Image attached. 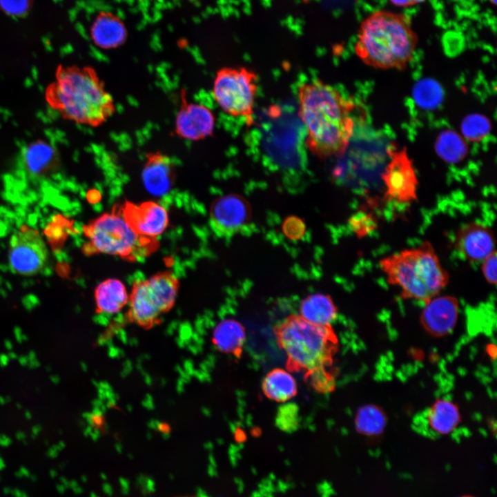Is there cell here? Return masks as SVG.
<instances>
[{"mask_svg": "<svg viewBox=\"0 0 497 497\" xmlns=\"http://www.w3.org/2000/svg\"><path fill=\"white\" fill-rule=\"evenodd\" d=\"M10 358L8 355L4 353L0 354V366L6 367L8 364Z\"/></svg>", "mask_w": 497, "mask_h": 497, "instance_id": "d590c367", "label": "cell"}, {"mask_svg": "<svg viewBox=\"0 0 497 497\" xmlns=\"http://www.w3.org/2000/svg\"><path fill=\"white\" fill-rule=\"evenodd\" d=\"M14 335L15 339L19 343H21L23 341H26L28 340V337L23 334L21 329L18 327L14 329Z\"/></svg>", "mask_w": 497, "mask_h": 497, "instance_id": "e575fe53", "label": "cell"}, {"mask_svg": "<svg viewBox=\"0 0 497 497\" xmlns=\"http://www.w3.org/2000/svg\"><path fill=\"white\" fill-rule=\"evenodd\" d=\"M379 266L387 283L398 287L402 299L425 303L439 295L449 281L448 271L427 241L380 259Z\"/></svg>", "mask_w": 497, "mask_h": 497, "instance_id": "277c9868", "label": "cell"}, {"mask_svg": "<svg viewBox=\"0 0 497 497\" xmlns=\"http://www.w3.org/2000/svg\"><path fill=\"white\" fill-rule=\"evenodd\" d=\"M19 364L22 366H26L28 363V358L27 355H22L17 358Z\"/></svg>", "mask_w": 497, "mask_h": 497, "instance_id": "74e56055", "label": "cell"}, {"mask_svg": "<svg viewBox=\"0 0 497 497\" xmlns=\"http://www.w3.org/2000/svg\"><path fill=\"white\" fill-rule=\"evenodd\" d=\"M142 179L150 194L162 196L170 191L175 182V165L171 159L162 152H150L146 156Z\"/></svg>", "mask_w": 497, "mask_h": 497, "instance_id": "e0dca14e", "label": "cell"}, {"mask_svg": "<svg viewBox=\"0 0 497 497\" xmlns=\"http://www.w3.org/2000/svg\"><path fill=\"white\" fill-rule=\"evenodd\" d=\"M349 224L352 231L359 237L369 235L377 227V221L373 215L364 211H358L351 216Z\"/></svg>", "mask_w": 497, "mask_h": 497, "instance_id": "f546056e", "label": "cell"}, {"mask_svg": "<svg viewBox=\"0 0 497 497\" xmlns=\"http://www.w3.org/2000/svg\"><path fill=\"white\" fill-rule=\"evenodd\" d=\"M275 422L282 431L291 432L296 430L300 423L298 405L291 402L281 405L276 414Z\"/></svg>", "mask_w": 497, "mask_h": 497, "instance_id": "4316f807", "label": "cell"}, {"mask_svg": "<svg viewBox=\"0 0 497 497\" xmlns=\"http://www.w3.org/2000/svg\"><path fill=\"white\" fill-rule=\"evenodd\" d=\"M262 390L269 398L284 402L297 393V384L286 370L274 369L269 371L262 382Z\"/></svg>", "mask_w": 497, "mask_h": 497, "instance_id": "7402d4cb", "label": "cell"}, {"mask_svg": "<svg viewBox=\"0 0 497 497\" xmlns=\"http://www.w3.org/2000/svg\"><path fill=\"white\" fill-rule=\"evenodd\" d=\"M251 220L248 202L237 194H228L215 199L210 208V226L220 237L235 235L246 226Z\"/></svg>", "mask_w": 497, "mask_h": 497, "instance_id": "7c38bea8", "label": "cell"}, {"mask_svg": "<svg viewBox=\"0 0 497 497\" xmlns=\"http://www.w3.org/2000/svg\"><path fill=\"white\" fill-rule=\"evenodd\" d=\"M90 32L93 43L104 50L121 46L127 38V29L123 21L108 11L100 12L96 15Z\"/></svg>", "mask_w": 497, "mask_h": 497, "instance_id": "ac0fdd59", "label": "cell"}, {"mask_svg": "<svg viewBox=\"0 0 497 497\" xmlns=\"http://www.w3.org/2000/svg\"><path fill=\"white\" fill-rule=\"evenodd\" d=\"M179 289V279L171 270L135 281L129 294L127 320L142 329H151L173 307Z\"/></svg>", "mask_w": 497, "mask_h": 497, "instance_id": "52a82bcc", "label": "cell"}, {"mask_svg": "<svg viewBox=\"0 0 497 497\" xmlns=\"http://www.w3.org/2000/svg\"><path fill=\"white\" fill-rule=\"evenodd\" d=\"M438 155L448 162L455 163L466 155L467 147L463 139L455 132L446 131L440 134L436 142Z\"/></svg>", "mask_w": 497, "mask_h": 497, "instance_id": "d4e9b609", "label": "cell"}, {"mask_svg": "<svg viewBox=\"0 0 497 497\" xmlns=\"http://www.w3.org/2000/svg\"><path fill=\"white\" fill-rule=\"evenodd\" d=\"M180 97V108L175 121L177 135L191 141H198L211 136L215 122L211 110L202 104L187 102L184 89L181 90Z\"/></svg>", "mask_w": 497, "mask_h": 497, "instance_id": "5bb4252c", "label": "cell"}, {"mask_svg": "<svg viewBox=\"0 0 497 497\" xmlns=\"http://www.w3.org/2000/svg\"><path fill=\"white\" fill-rule=\"evenodd\" d=\"M61 156L55 145L39 138L23 144L14 164L17 177L31 184L44 181L59 171Z\"/></svg>", "mask_w": 497, "mask_h": 497, "instance_id": "9c48e42d", "label": "cell"}, {"mask_svg": "<svg viewBox=\"0 0 497 497\" xmlns=\"http://www.w3.org/2000/svg\"><path fill=\"white\" fill-rule=\"evenodd\" d=\"M117 207L127 224L140 236L156 239L168 226L166 209L156 202L134 203L126 201Z\"/></svg>", "mask_w": 497, "mask_h": 497, "instance_id": "4fadbf2b", "label": "cell"}, {"mask_svg": "<svg viewBox=\"0 0 497 497\" xmlns=\"http://www.w3.org/2000/svg\"><path fill=\"white\" fill-rule=\"evenodd\" d=\"M390 161L382 173L384 197L398 204H409L417 199L418 181L406 149L391 150Z\"/></svg>", "mask_w": 497, "mask_h": 497, "instance_id": "8fae6325", "label": "cell"}, {"mask_svg": "<svg viewBox=\"0 0 497 497\" xmlns=\"http://www.w3.org/2000/svg\"><path fill=\"white\" fill-rule=\"evenodd\" d=\"M441 87L431 79H425L415 88L414 96L418 104L424 108L436 107L442 99Z\"/></svg>", "mask_w": 497, "mask_h": 497, "instance_id": "484cf974", "label": "cell"}, {"mask_svg": "<svg viewBox=\"0 0 497 497\" xmlns=\"http://www.w3.org/2000/svg\"><path fill=\"white\" fill-rule=\"evenodd\" d=\"M460 497H475V496H469V495H465V496H460Z\"/></svg>", "mask_w": 497, "mask_h": 497, "instance_id": "f907efd6", "label": "cell"}, {"mask_svg": "<svg viewBox=\"0 0 497 497\" xmlns=\"http://www.w3.org/2000/svg\"><path fill=\"white\" fill-rule=\"evenodd\" d=\"M459 314V302L450 295H438L425 303L420 321L424 329L435 337H442L455 327Z\"/></svg>", "mask_w": 497, "mask_h": 497, "instance_id": "2e32d148", "label": "cell"}, {"mask_svg": "<svg viewBox=\"0 0 497 497\" xmlns=\"http://www.w3.org/2000/svg\"><path fill=\"white\" fill-rule=\"evenodd\" d=\"M337 307L331 298L327 295L315 293L307 296L300 304V316L307 322L328 326L337 317Z\"/></svg>", "mask_w": 497, "mask_h": 497, "instance_id": "ffe728a7", "label": "cell"}, {"mask_svg": "<svg viewBox=\"0 0 497 497\" xmlns=\"http://www.w3.org/2000/svg\"><path fill=\"white\" fill-rule=\"evenodd\" d=\"M418 37L409 18L378 10L361 23L354 51L366 65L379 69H404L413 57Z\"/></svg>", "mask_w": 497, "mask_h": 497, "instance_id": "3957f363", "label": "cell"}, {"mask_svg": "<svg viewBox=\"0 0 497 497\" xmlns=\"http://www.w3.org/2000/svg\"><path fill=\"white\" fill-rule=\"evenodd\" d=\"M32 0H0V8L7 14L22 17L30 10Z\"/></svg>", "mask_w": 497, "mask_h": 497, "instance_id": "1f68e13d", "label": "cell"}, {"mask_svg": "<svg viewBox=\"0 0 497 497\" xmlns=\"http://www.w3.org/2000/svg\"><path fill=\"white\" fill-rule=\"evenodd\" d=\"M391 3L397 6L406 8L421 3L425 0H389Z\"/></svg>", "mask_w": 497, "mask_h": 497, "instance_id": "836d02e7", "label": "cell"}, {"mask_svg": "<svg viewBox=\"0 0 497 497\" xmlns=\"http://www.w3.org/2000/svg\"><path fill=\"white\" fill-rule=\"evenodd\" d=\"M4 345H5L6 348L9 351L12 350V347H13L12 343L9 340H6L4 341Z\"/></svg>", "mask_w": 497, "mask_h": 497, "instance_id": "f35d334b", "label": "cell"}, {"mask_svg": "<svg viewBox=\"0 0 497 497\" xmlns=\"http://www.w3.org/2000/svg\"><path fill=\"white\" fill-rule=\"evenodd\" d=\"M48 261V248L37 229L23 225L12 235L8 262L12 272L23 276L35 275L46 268Z\"/></svg>", "mask_w": 497, "mask_h": 497, "instance_id": "30bf717a", "label": "cell"}, {"mask_svg": "<svg viewBox=\"0 0 497 497\" xmlns=\"http://www.w3.org/2000/svg\"><path fill=\"white\" fill-rule=\"evenodd\" d=\"M5 398H6V403L9 402L11 400V398L9 396L5 397Z\"/></svg>", "mask_w": 497, "mask_h": 497, "instance_id": "bcb514c9", "label": "cell"}, {"mask_svg": "<svg viewBox=\"0 0 497 497\" xmlns=\"http://www.w3.org/2000/svg\"><path fill=\"white\" fill-rule=\"evenodd\" d=\"M257 83L256 73L249 68L224 67L216 73L213 95L226 114L249 119L253 114Z\"/></svg>", "mask_w": 497, "mask_h": 497, "instance_id": "ba28073f", "label": "cell"}, {"mask_svg": "<svg viewBox=\"0 0 497 497\" xmlns=\"http://www.w3.org/2000/svg\"><path fill=\"white\" fill-rule=\"evenodd\" d=\"M357 430L366 436L380 434L386 425V417L382 411L375 405H366L360 408L355 418Z\"/></svg>", "mask_w": 497, "mask_h": 497, "instance_id": "cb8c5ba5", "label": "cell"}, {"mask_svg": "<svg viewBox=\"0 0 497 497\" xmlns=\"http://www.w3.org/2000/svg\"><path fill=\"white\" fill-rule=\"evenodd\" d=\"M40 430H41V427L39 425L33 427V428H32V432L35 433H37L38 432H39Z\"/></svg>", "mask_w": 497, "mask_h": 497, "instance_id": "7bdbcfd3", "label": "cell"}, {"mask_svg": "<svg viewBox=\"0 0 497 497\" xmlns=\"http://www.w3.org/2000/svg\"><path fill=\"white\" fill-rule=\"evenodd\" d=\"M24 415L26 418L28 420H30L32 418V413L28 410L25 411Z\"/></svg>", "mask_w": 497, "mask_h": 497, "instance_id": "ee69618b", "label": "cell"}, {"mask_svg": "<svg viewBox=\"0 0 497 497\" xmlns=\"http://www.w3.org/2000/svg\"><path fill=\"white\" fill-rule=\"evenodd\" d=\"M96 311L99 314L119 313L128 304L129 295L124 283L116 278L100 282L94 293Z\"/></svg>", "mask_w": 497, "mask_h": 497, "instance_id": "d6986e66", "label": "cell"}, {"mask_svg": "<svg viewBox=\"0 0 497 497\" xmlns=\"http://www.w3.org/2000/svg\"><path fill=\"white\" fill-rule=\"evenodd\" d=\"M246 339L244 327L234 319L220 321L213 332V343L220 351L239 356Z\"/></svg>", "mask_w": 497, "mask_h": 497, "instance_id": "44dd1931", "label": "cell"}, {"mask_svg": "<svg viewBox=\"0 0 497 497\" xmlns=\"http://www.w3.org/2000/svg\"><path fill=\"white\" fill-rule=\"evenodd\" d=\"M39 365H40V363L37 358L29 360L28 363L27 364V366H28V367L30 369L37 368L38 367H39Z\"/></svg>", "mask_w": 497, "mask_h": 497, "instance_id": "8d00e7d4", "label": "cell"}, {"mask_svg": "<svg viewBox=\"0 0 497 497\" xmlns=\"http://www.w3.org/2000/svg\"><path fill=\"white\" fill-rule=\"evenodd\" d=\"M496 251H493L486 257L481 262V271L486 282L491 285H495L497 281L496 266L497 257Z\"/></svg>", "mask_w": 497, "mask_h": 497, "instance_id": "d6a6232c", "label": "cell"}, {"mask_svg": "<svg viewBox=\"0 0 497 497\" xmlns=\"http://www.w3.org/2000/svg\"><path fill=\"white\" fill-rule=\"evenodd\" d=\"M186 497H195V496H186Z\"/></svg>", "mask_w": 497, "mask_h": 497, "instance_id": "816d5d0a", "label": "cell"}, {"mask_svg": "<svg viewBox=\"0 0 497 497\" xmlns=\"http://www.w3.org/2000/svg\"><path fill=\"white\" fill-rule=\"evenodd\" d=\"M305 378L313 388L322 393L330 392L335 387V379L327 367H321L305 374Z\"/></svg>", "mask_w": 497, "mask_h": 497, "instance_id": "f1b7e54d", "label": "cell"}, {"mask_svg": "<svg viewBox=\"0 0 497 497\" xmlns=\"http://www.w3.org/2000/svg\"><path fill=\"white\" fill-rule=\"evenodd\" d=\"M46 370H47V371H51L50 367H49V366L46 367Z\"/></svg>", "mask_w": 497, "mask_h": 497, "instance_id": "681fc988", "label": "cell"}, {"mask_svg": "<svg viewBox=\"0 0 497 497\" xmlns=\"http://www.w3.org/2000/svg\"><path fill=\"white\" fill-rule=\"evenodd\" d=\"M27 357L28 358V361L37 358L36 353L33 351H30L28 354Z\"/></svg>", "mask_w": 497, "mask_h": 497, "instance_id": "60d3db41", "label": "cell"}, {"mask_svg": "<svg viewBox=\"0 0 497 497\" xmlns=\"http://www.w3.org/2000/svg\"><path fill=\"white\" fill-rule=\"evenodd\" d=\"M490 125L484 116L474 115L467 117L462 124V130L465 137L470 140H480L489 133Z\"/></svg>", "mask_w": 497, "mask_h": 497, "instance_id": "83f0119b", "label": "cell"}, {"mask_svg": "<svg viewBox=\"0 0 497 497\" xmlns=\"http://www.w3.org/2000/svg\"><path fill=\"white\" fill-rule=\"evenodd\" d=\"M277 343L287 358V367L305 374L328 367L338 349V338L331 325L310 323L291 315L274 330Z\"/></svg>", "mask_w": 497, "mask_h": 497, "instance_id": "5b68a950", "label": "cell"}, {"mask_svg": "<svg viewBox=\"0 0 497 497\" xmlns=\"http://www.w3.org/2000/svg\"><path fill=\"white\" fill-rule=\"evenodd\" d=\"M45 99L64 119L92 127L101 126L115 111L111 95L89 66H59Z\"/></svg>", "mask_w": 497, "mask_h": 497, "instance_id": "7a4b0ae2", "label": "cell"}, {"mask_svg": "<svg viewBox=\"0 0 497 497\" xmlns=\"http://www.w3.org/2000/svg\"><path fill=\"white\" fill-rule=\"evenodd\" d=\"M6 403L5 397L0 396V405H3Z\"/></svg>", "mask_w": 497, "mask_h": 497, "instance_id": "f6af8a7d", "label": "cell"}, {"mask_svg": "<svg viewBox=\"0 0 497 497\" xmlns=\"http://www.w3.org/2000/svg\"><path fill=\"white\" fill-rule=\"evenodd\" d=\"M460 419L457 406L445 399L436 401L427 413L429 427L439 434H447L451 432L458 426Z\"/></svg>", "mask_w": 497, "mask_h": 497, "instance_id": "603a6c76", "label": "cell"}, {"mask_svg": "<svg viewBox=\"0 0 497 497\" xmlns=\"http://www.w3.org/2000/svg\"><path fill=\"white\" fill-rule=\"evenodd\" d=\"M282 229L283 233L289 239L299 240L304 235L306 226L302 219L292 215L284 220L282 225Z\"/></svg>", "mask_w": 497, "mask_h": 497, "instance_id": "4dcf8cb0", "label": "cell"}, {"mask_svg": "<svg viewBox=\"0 0 497 497\" xmlns=\"http://www.w3.org/2000/svg\"><path fill=\"white\" fill-rule=\"evenodd\" d=\"M8 355L10 360V359H12V360H15V359H17V358H18L17 355L15 353L12 352V351L9 352V353L8 354Z\"/></svg>", "mask_w": 497, "mask_h": 497, "instance_id": "b9f144b4", "label": "cell"}, {"mask_svg": "<svg viewBox=\"0 0 497 497\" xmlns=\"http://www.w3.org/2000/svg\"><path fill=\"white\" fill-rule=\"evenodd\" d=\"M16 407H17L19 409H22V405H21L20 403H17V404H16Z\"/></svg>", "mask_w": 497, "mask_h": 497, "instance_id": "7dc6e473", "label": "cell"}, {"mask_svg": "<svg viewBox=\"0 0 497 497\" xmlns=\"http://www.w3.org/2000/svg\"><path fill=\"white\" fill-rule=\"evenodd\" d=\"M50 380L54 384H57L60 382V378L56 375L51 376Z\"/></svg>", "mask_w": 497, "mask_h": 497, "instance_id": "ab89813d", "label": "cell"}, {"mask_svg": "<svg viewBox=\"0 0 497 497\" xmlns=\"http://www.w3.org/2000/svg\"><path fill=\"white\" fill-rule=\"evenodd\" d=\"M489 2H490L491 3H492L493 5H496V0H489Z\"/></svg>", "mask_w": 497, "mask_h": 497, "instance_id": "c3c4849f", "label": "cell"}, {"mask_svg": "<svg viewBox=\"0 0 497 497\" xmlns=\"http://www.w3.org/2000/svg\"><path fill=\"white\" fill-rule=\"evenodd\" d=\"M492 229L483 223L467 222L455 234L454 245L458 252L469 262H480L495 251Z\"/></svg>", "mask_w": 497, "mask_h": 497, "instance_id": "9a60e30c", "label": "cell"}, {"mask_svg": "<svg viewBox=\"0 0 497 497\" xmlns=\"http://www.w3.org/2000/svg\"><path fill=\"white\" fill-rule=\"evenodd\" d=\"M86 238L83 253L88 255L107 254L135 262L152 254L158 248L156 239L137 234L121 215L117 205L83 226Z\"/></svg>", "mask_w": 497, "mask_h": 497, "instance_id": "8992f818", "label": "cell"}, {"mask_svg": "<svg viewBox=\"0 0 497 497\" xmlns=\"http://www.w3.org/2000/svg\"><path fill=\"white\" fill-rule=\"evenodd\" d=\"M298 99L310 152L320 159L343 155L354 131L351 101L336 88L319 79L300 85Z\"/></svg>", "mask_w": 497, "mask_h": 497, "instance_id": "6da1fadb", "label": "cell"}]
</instances>
